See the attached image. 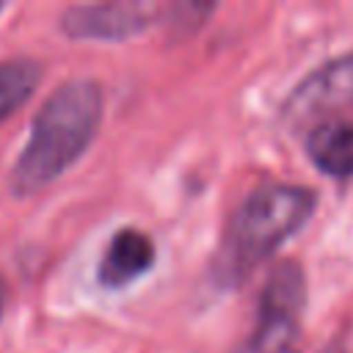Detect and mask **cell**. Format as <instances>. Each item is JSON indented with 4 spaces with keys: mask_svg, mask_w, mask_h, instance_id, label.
Instances as JSON below:
<instances>
[{
    "mask_svg": "<svg viewBox=\"0 0 353 353\" xmlns=\"http://www.w3.org/2000/svg\"><path fill=\"white\" fill-rule=\"evenodd\" d=\"M102 119V88L94 80H69L39 108L30 138L11 168V190L28 196L58 179L91 143Z\"/></svg>",
    "mask_w": 353,
    "mask_h": 353,
    "instance_id": "6da1fadb",
    "label": "cell"
},
{
    "mask_svg": "<svg viewBox=\"0 0 353 353\" xmlns=\"http://www.w3.org/2000/svg\"><path fill=\"white\" fill-rule=\"evenodd\" d=\"M314 212V193L303 185L268 182L256 188L229 223V268L243 273L268 259Z\"/></svg>",
    "mask_w": 353,
    "mask_h": 353,
    "instance_id": "7a4b0ae2",
    "label": "cell"
},
{
    "mask_svg": "<svg viewBox=\"0 0 353 353\" xmlns=\"http://www.w3.org/2000/svg\"><path fill=\"white\" fill-rule=\"evenodd\" d=\"M306 306V279L301 265L281 262L270 270L262 292L256 323L245 353H287L298 339Z\"/></svg>",
    "mask_w": 353,
    "mask_h": 353,
    "instance_id": "3957f363",
    "label": "cell"
},
{
    "mask_svg": "<svg viewBox=\"0 0 353 353\" xmlns=\"http://www.w3.org/2000/svg\"><path fill=\"white\" fill-rule=\"evenodd\" d=\"M165 14V6L146 0H116V3H91L72 6L61 17V28L72 39H102L119 41L152 28Z\"/></svg>",
    "mask_w": 353,
    "mask_h": 353,
    "instance_id": "277c9868",
    "label": "cell"
},
{
    "mask_svg": "<svg viewBox=\"0 0 353 353\" xmlns=\"http://www.w3.org/2000/svg\"><path fill=\"white\" fill-rule=\"evenodd\" d=\"M353 105V52L309 74L287 99L284 113L301 124Z\"/></svg>",
    "mask_w": 353,
    "mask_h": 353,
    "instance_id": "5b68a950",
    "label": "cell"
},
{
    "mask_svg": "<svg viewBox=\"0 0 353 353\" xmlns=\"http://www.w3.org/2000/svg\"><path fill=\"white\" fill-rule=\"evenodd\" d=\"M154 265V243L149 234H143L141 229H119L102 259H99V268H97V279L102 287L108 290H119V287H127L132 284L135 279H141L149 268Z\"/></svg>",
    "mask_w": 353,
    "mask_h": 353,
    "instance_id": "8992f818",
    "label": "cell"
},
{
    "mask_svg": "<svg viewBox=\"0 0 353 353\" xmlns=\"http://www.w3.org/2000/svg\"><path fill=\"white\" fill-rule=\"evenodd\" d=\"M312 163L331 176L353 174V121H325L306 138Z\"/></svg>",
    "mask_w": 353,
    "mask_h": 353,
    "instance_id": "52a82bcc",
    "label": "cell"
},
{
    "mask_svg": "<svg viewBox=\"0 0 353 353\" xmlns=\"http://www.w3.org/2000/svg\"><path fill=\"white\" fill-rule=\"evenodd\" d=\"M41 80V66L30 58L0 61V121L28 102Z\"/></svg>",
    "mask_w": 353,
    "mask_h": 353,
    "instance_id": "ba28073f",
    "label": "cell"
},
{
    "mask_svg": "<svg viewBox=\"0 0 353 353\" xmlns=\"http://www.w3.org/2000/svg\"><path fill=\"white\" fill-rule=\"evenodd\" d=\"M3 303H6V287H3V281H0V312H3Z\"/></svg>",
    "mask_w": 353,
    "mask_h": 353,
    "instance_id": "9c48e42d",
    "label": "cell"
},
{
    "mask_svg": "<svg viewBox=\"0 0 353 353\" xmlns=\"http://www.w3.org/2000/svg\"><path fill=\"white\" fill-rule=\"evenodd\" d=\"M0 8H3V6H0Z\"/></svg>",
    "mask_w": 353,
    "mask_h": 353,
    "instance_id": "30bf717a",
    "label": "cell"
}]
</instances>
